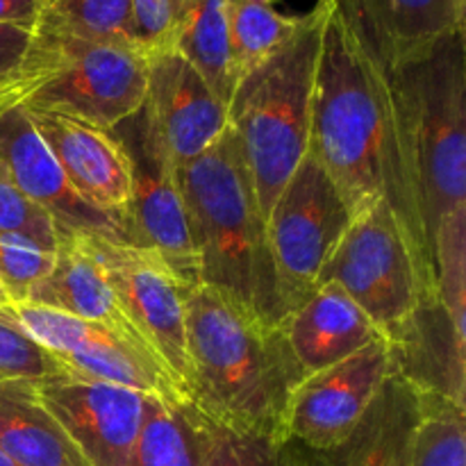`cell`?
I'll return each mask as SVG.
<instances>
[{"label": "cell", "instance_id": "cell-32", "mask_svg": "<svg viewBox=\"0 0 466 466\" xmlns=\"http://www.w3.org/2000/svg\"><path fill=\"white\" fill-rule=\"evenodd\" d=\"M55 264V253L23 241H0V287L9 303L25 300L32 287L44 280Z\"/></svg>", "mask_w": 466, "mask_h": 466}, {"label": "cell", "instance_id": "cell-31", "mask_svg": "<svg viewBox=\"0 0 466 466\" xmlns=\"http://www.w3.org/2000/svg\"><path fill=\"white\" fill-rule=\"evenodd\" d=\"M135 46L144 55L171 50L187 14L198 0H130Z\"/></svg>", "mask_w": 466, "mask_h": 466}, {"label": "cell", "instance_id": "cell-5", "mask_svg": "<svg viewBox=\"0 0 466 466\" xmlns=\"http://www.w3.org/2000/svg\"><path fill=\"white\" fill-rule=\"evenodd\" d=\"M328 9L330 3L319 0L303 14L294 36L239 77L228 105V123L264 217L309 150L314 80Z\"/></svg>", "mask_w": 466, "mask_h": 466}, {"label": "cell", "instance_id": "cell-36", "mask_svg": "<svg viewBox=\"0 0 466 466\" xmlns=\"http://www.w3.org/2000/svg\"><path fill=\"white\" fill-rule=\"evenodd\" d=\"M330 3H332V5H339V3H341V0H330Z\"/></svg>", "mask_w": 466, "mask_h": 466}, {"label": "cell", "instance_id": "cell-37", "mask_svg": "<svg viewBox=\"0 0 466 466\" xmlns=\"http://www.w3.org/2000/svg\"><path fill=\"white\" fill-rule=\"evenodd\" d=\"M7 105H12V103H7ZM7 105H0V109H3V107H7Z\"/></svg>", "mask_w": 466, "mask_h": 466}, {"label": "cell", "instance_id": "cell-19", "mask_svg": "<svg viewBox=\"0 0 466 466\" xmlns=\"http://www.w3.org/2000/svg\"><path fill=\"white\" fill-rule=\"evenodd\" d=\"M385 339L399 376L419 391L464 408V330L455 326L435 291L423 294L408 321Z\"/></svg>", "mask_w": 466, "mask_h": 466}, {"label": "cell", "instance_id": "cell-15", "mask_svg": "<svg viewBox=\"0 0 466 466\" xmlns=\"http://www.w3.org/2000/svg\"><path fill=\"white\" fill-rule=\"evenodd\" d=\"M144 109L177 168L212 148L230 127L226 105L173 50L148 57Z\"/></svg>", "mask_w": 466, "mask_h": 466}, {"label": "cell", "instance_id": "cell-6", "mask_svg": "<svg viewBox=\"0 0 466 466\" xmlns=\"http://www.w3.org/2000/svg\"><path fill=\"white\" fill-rule=\"evenodd\" d=\"M148 55L135 46L100 44L35 30L27 76L18 103L114 130L141 109Z\"/></svg>", "mask_w": 466, "mask_h": 466}, {"label": "cell", "instance_id": "cell-28", "mask_svg": "<svg viewBox=\"0 0 466 466\" xmlns=\"http://www.w3.org/2000/svg\"><path fill=\"white\" fill-rule=\"evenodd\" d=\"M410 466H466V419L462 405L421 391V417Z\"/></svg>", "mask_w": 466, "mask_h": 466}, {"label": "cell", "instance_id": "cell-11", "mask_svg": "<svg viewBox=\"0 0 466 466\" xmlns=\"http://www.w3.org/2000/svg\"><path fill=\"white\" fill-rule=\"evenodd\" d=\"M82 239L103 268L123 319L185 396V294L191 287L182 285L157 255L130 241L100 232H82Z\"/></svg>", "mask_w": 466, "mask_h": 466}, {"label": "cell", "instance_id": "cell-35", "mask_svg": "<svg viewBox=\"0 0 466 466\" xmlns=\"http://www.w3.org/2000/svg\"><path fill=\"white\" fill-rule=\"evenodd\" d=\"M0 466H21V464L14 462L12 458H7V455H5L3 451H0Z\"/></svg>", "mask_w": 466, "mask_h": 466}, {"label": "cell", "instance_id": "cell-21", "mask_svg": "<svg viewBox=\"0 0 466 466\" xmlns=\"http://www.w3.org/2000/svg\"><path fill=\"white\" fill-rule=\"evenodd\" d=\"M25 300L85 321L130 326L118 309L103 268L86 248L82 232H59L53 268L32 287Z\"/></svg>", "mask_w": 466, "mask_h": 466}, {"label": "cell", "instance_id": "cell-30", "mask_svg": "<svg viewBox=\"0 0 466 466\" xmlns=\"http://www.w3.org/2000/svg\"><path fill=\"white\" fill-rule=\"evenodd\" d=\"M59 371L64 369L57 360L0 312V385L14 380L39 382Z\"/></svg>", "mask_w": 466, "mask_h": 466}, {"label": "cell", "instance_id": "cell-12", "mask_svg": "<svg viewBox=\"0 0 466 466\" xmlns=\"http://www.w3.org/2000/svg\"><path fill=\"white\" fill-rule=\"evenodd\" d=\"M394 371L385 337L350 358L303 378L285 410V437L308 451H328L358 428Z\"/></svg>", "mask_w": 466, "mask_h": 466}, {"label": "cell", "instance_id": "cell-23", "mask_svg": "<svg viewBox=\"0 0 466 466\" xmlns=\"http://www.w3.org/2000/svg\"><path fill=\"white\" fill-rule=\"evenodd\" d=\"M126 466H208L198 414L164 396H144V419Z\"/></svg>", "mask_w": 466, "mask_h": 466}, {"label": "cell", "instance_id": "cell-25", "mask_svg": "<svg viewBox=\"0 0 466 466\" xmlns=\"http://www.w3.org/2000/svg\"><path fill=\"white\" fill-rule=\"evenodd\" d=\"M226 14L239 77L273 57L300 25V16H285L271 0H226Z\"/></svg>", "mask_w": 466, "mask_h": 466}, {"label": "cell", "instance_id": "cell-17", "mask_svg": "<svg viewBox=\"0 0 466 466\" xmlns=\"http://www.w3.org/2000/svg\"><path fill=\"white\" fill-rule=\"evenodd\" d=\"M335 7L382 73L466 30V0H341Z\"/></svg>", "mask_w": 466, "mask_h": 466}, {"label": "cell", "instance_id": "cell-34", "mask_svg": "<svg viewBox=\"0 0 466 466\" xmlns=\"http://www.w3.org/2000/svg\"><path fill=\"white\" fill-rule=\"evenodd\" d=\"M44 0H0V25L36 27Z\"/></svg>", "mask_w": 466, "mask_h": 466}, {"label": "cell", "instance_id": "cell-13", "mask_svg": "<svg viewBox=\"0 0 466 466\" xmlns=\"http://www.w3.org/2000/svg\"><path fill=\"white\" fill-rule=\"evenodd\" d=\"M36 400L89 466H126L144 419L141 391L59 371L35 382Z\"/></svg>", "mask_w": 466, "mask_h": 466}, {"label": "cell", "instance_id": "cell-16", "mask_svg": "<svg viewBox=\"0 0 466 466\" xmlns=\"http://www.w3.org/2000/svg\"><path fill=\"white\" fill-rule=\"evenodd\" d=\"M27 114L57 159L71 189L89 208L116 218L123 226V217L130 203L132 173L130 157L114 130H105L62 114Z\"/></svg>", "mask_w": 466, "mask_h": 466}, {"label": "cell", "instance_id": "cell-7", "mask_svg": "<svg viewBox=\"0 0 466 466\" xmlns=\"http://www.w3.org/2000/svg\"><path fill=\"white\" fill-rule=\"evenodd\" d=\"M326 282L339 287L382 337L408 321L423 294H437L403 223L387 200L353 218L319 276V285Z\"/></svg>", "mask_w": 466, "mask_h": 466}, {"label": "cell", "instance_id": "cell-3", "mask_svg": "<svg viewBox=\"0 0 466 466\" xmlns=\"http://www.w3.org/2000/svg\"><path fill=\"white\" fill-rule=\"evenodd\" d=\"M187 405L198 417L241 432L285 437L294 390L278 328L208 285L185 294Z\"/></svg>", "mask_w": 466, "mask_h": 466}, {"label": "cell", "instance_id": "cell-9", "mask_svg": "<svg viewBox=\"0 0 466 466\" xmlns=\"http://www.w3.org/2000/svg\"><path fill=\"white\" fill-rule=\"evenodd\" d=\"M0 312L48 350L66 373L187 405L171 373L130 326L85 321L27 300H14Z\"/></svg>", "mask_w": 466, "mask_h": 466}, {"label": "cell", "instance_id": "cell-26", "mask_svg": "<svg viewBox=\"0 0 466 466\" xmlns=\"http://www.w3.org/2000/svg\"><path fill=\"white\" fill-rule=\"evenodd\" d=\"M35 30L100 44L135 46L130 0H44Z\"/></svg>", "mask_w": 466, "mask_h": 466}, {"label": "cell", "instance_id": "cell-14", "mask_svg": "<svg viewBox=\"0 0 466 466\" xmlns=\"http://www.w3.org/2000/svg\"><path fill=\"white\" fill-rule=\"evenodd\" d=\"M0 176L39 205L59 232H100L126 239L116 218L89 208L71 189L57 159L21 103L0 109Z\"/></svg>", "mask_w": 466, "mask_h": 466}, {"label": "cell", "instance_id": "cell-1", "mask_svg": "<svg viewBox=\"0 0 466 466\" xmlns=\"http://www.w3.org/2000/svg\"><path fill=\"white\" fill-rule=\"evenodd\" d=\"M400 223L428 280L435 250L466 235V30L385 73Z\"/></svg>", "mask_w": 466, "mask_h": 466}, {"label": "cell", "instance_id": "cell-8", "mask_svg": "<svg viewBox=\"0 0 466 466\" xmlns=\"http://www.w3.org/2000/svg\"><path fill=\"white\" fill-rule=\"evenodd\" d=\"M350 223L353 217L344 198L317 155L308 150L267 217L268 248L285 317L317 289L323 267Z\"/></svg>", "mask_w": 466, "mask_h": 466}, {"label": "cell", "instance_id": "cell-4", "mask_svg": "<svg viewBox=\"0 0 466 466\" xmlns=\"http://www.w3.org/2000/svg\"><path fill=\"white\" fill-rule=\"evenodd\" d=\"M200 285L221 291L267 326L285 319L267 217L235 135H226L200 157L177 168Z\"/></svg>", "mask_w": 466, "mask_h": 466}, {"label": "cell", "instance_id": "cell-27", "mask_svg": "<svg viewBox=\"0 0 466 466\" xmlns=\"http://www.w3.org/2000/svg\"><path fill=\"white\" fill-rule=\"evenodd\" d=\"M205 431L208 466H309V455L282 435L241 432L198 417Z\"/></svg>", "mask_w": 466, "mask_h": 466}, {"label": "cell", "instance_id": "cell-10", "mask_svg": "<svg viewBox=\"0 0 466 466\" xmlns=\"http://www.w3.org/2000/svg\"><path fill=\"white\" fill-rule=\"evenodd\" d=\"M130 157V203L123 228L126 239L157 255L185 287L200 285L198 255L191 241L177 167L164 150L144 105L114 127Z\"/></svg>", "mask_w": 466, "mask_h": 466}, {"label": "cell", "instance_id": "cell-29", "mask_svg": "<svg viewBox=\"0 0 466 466\" xmlns=\"http://www.w3.org/2000/svg\"><path fill=\"white\" fill-rule=\"evenodd\" d=\"M0 241H23L55 253L59 230L53 218L0 176Z\"/></svg>", "mask_w": 466, "mask_h": 466}, {"label": "cell", "instance_id": "cell-22", "mask_svg": "<svg viewBox=\"0 0 466 466\" xmlns=\"http://www.w3.org/2000/svg\"><path fill=\"white\" fill-rule=\"evenodd\" d=\"M0 451L21 466H89L25 380L0 385Z\"/></svg>", "mask_w": 466, "mask_h": 466}, {"label": "cell", "instance_id": "cell-33", "mask_svg": "<svg viewBox=\"0 0 466 466\" xmlns=\"http://www.w3.org/2000/svg\"><path fill=\"white\" fill-rule=\"evenodd\" d=\"M32 44L35 27L0 25V105L21 100Z\"/></svg>", "mask_w": 466, "mask_h": 466}, {"label": "cell", "instance_id": "cell-24", "mask_svg": "<svg viewBox=\"0 0 466 466\" xmlns=\"http://www.w3.org/2000/svg\"><path fill=\"white\" fill-rule=\"evenodd\" d=\"M212 89L223 105H230L239 82L228 30L226 0H198L182 21L171 46Z\"/></svg>", "mask_w": 466, "mask_h": 466}, {"label": "cell", "instance_id": "cell-2", "mask_svg": "<svg viewBox=\"0 0 466 466\" xmlns=\"http://www.w3.org/2000/svg\"><path fill=\"white\" fill-rule=\"evenodd\" d=\"M309 150L350 217L387 200L400 221L403 198L385 73L332 3L319 50Z\"/></svg>", "mask_w": 466, "mask_h": 466}, {"label": "cell", "instance_id": "cell-18", "mask_svg": "<svg viewBox=\"0 0 466 466\" xmlns=\"http://www.w3.org/2000/svg\"><path fill=\"white\" fill-rule=\"evenodd\" d=\"M294 387L380 339L371 319L337 285H319L278 326Z\"/></svg>", "mask_w": 466, "mask_h": 466}, {"label": "cell", "instance_id": "cell-20", "mask_svg": "<svg viewBox=\"0 0 466 466\" xmlns=\"http://www.w3.org/2000/svg\"><path fill=\"white\" fill-rule=\"evenodd\" d=\"M421 391L391 371L353 432L328 451H308L309 466H410Z\"/></svg>", "mask_w": 466, "mask_h": 466}]
</instances>
